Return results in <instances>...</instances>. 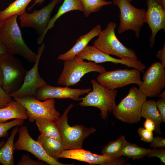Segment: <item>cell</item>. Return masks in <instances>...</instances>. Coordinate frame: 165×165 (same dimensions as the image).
<instances>
[{"instance_id": "35", "label": "cell", "mask_w": 165, "mask_h": 165, "mask_svg": "<svg viewBox=\"0 0 165 165\" xmlns=\"http://www.w3.org/2000/svg\"><path fill=\"white\" fill-rule=\"evenodd\" d=\"M149 146L152 148H165V139L163 137L156 136L153 137L150 142Z\"/></svg>"}, {"instance_id": "30", "label": "cell", "mask_w": 165, "mask_h": 165, "mask_svg": "<svg viewBox=\"0 0 165 165\" xmlns=\"http://www.w3.org/2000/svg\"><path fill=\"white\" fill-rule=\"evenodd\" d=\"M24 122V120L15 119L9 122L0 123V138L7 136L9 130L14 127L21 126Z\"/></svg>"}, {"instance_id": "39", "label": "cell", "mask_w": 165, "mask_h": 165, "mask_svg": "<svg viewBox=\"0 0 165 165\" xmlns=\"http://www.w3.org/2000/svg\"><path fill=\"white\" fill-rule=\"evenodd\" d=\"M8 52L6 46L0 39V57Z\"/></svg>"}, {"instance_id": "44", "label": "cell", "mask_w": 165, "mask_h": 165, "mask_svg": "<svg viewBox=\"0 0 165 165\" xmlns=\"http://www.w3.org/2000/svg\"><path fill=\"white\" fill-rule=\"evenodd\" d=\"M162 5L164 9H165V0H161Z\"/></svg>"}, {"instance_id": "24", "label": "cell", "mask_w": 165, "mask_h": 165, "mask_svg": "<svg viewBox=\"0 0 165 165\" xmlns=\"http://www.w3.org/2000/svg\"><path fill=\"white\" fill-rule=\"evenodd\" d=\"M156 101L153 99L146 100L143 105L141 116L145 119H149L153 120L155 124V132L160 134V126L163 121Z\"/></svg>"}, {"instance_id": "2", "label": "cell", "mask_w": 165, "mask_h": 165, "mask_svg": "<svg viewBox=\"0 0 165 165\" xmlns=\"http://www.w3.org/2000/svg\"><path fill=\"white\" fill-rule=\"evenodd\" d=\"M74 106L72 104H70L62 115L55 121L59 129L65 150L82 148L84 140L96 131L94 127H88L82 124L69 125L68 114Z\"/></svg>"}, {"instance_id": "25", "label": "cell", "mask_w": 165, "mask_h": 165, "mask_svg": "<svg viewBox=\"0 0 165 165\" xmlns=\"http://www.w3.org/2000/svg\"><path fill=\"white\" fill-rule=\"evenodd\" d=\"M35 121L41 134L62 141L59 129L55 121L42 118H37Z\"/></svg>"}, {"instance_id": "29", "label": "cell", "mask_w": 165, "mask_h": 165, "mask_svg": "<svg viewBox=\"0 0 165 165\" xmlns=\"http://www.w3.org/2000/svg\"><path fill=\"white\" fill-rule=\"evenodd\" d=\"M83 9L85 17H88L92 13L99 11L103 7L108 6L112 2L105 0H79Z\"/></svg>"}, {"instance_id": "45", "label": "cell", "mask_w": 165, "mask_h": 165, "mask_svg": "<svg viewBox=\"0 0 165 165\" xmlns=\"http://www.w3.org/2000/svg\"><path fill=\"white\" fill-rule=\"evenodd\" d=\"M127 1H128V2H131L132 0H127Z\"/></svg>"}, {"instance_id": "7", "label": "cell", "mask_w": 165, "mask_h": 165, "mask_svg": "<svg viewBox=\"0 0 165 165\" xmlns=\"http://www.w3.org/2000/svg\"><path fill=\"white\" fill-rule=\"evenodd\" d=\"M0 65L4 76L2 87L10 95L21 87L27 71L14 55L8 51L0 57Z\"/></svg>"}, {"instance_id": "31", "label": "cell", "mask_w": 165, "mask_h": 165, "mask_svg": "<svg viewBox=\"0 0 165 165\" xmlns=\"http://www.w3.org/2000/svg\"><path fill=\"white\" fill-rule=\"evenodd\" d=\"M146 157H157L163 164H165V149L164 148H152Z\"/></svg>"}, {"instance_id": "5", "label": "cell", "mask_w": 165, "mask_h": 165, "mask_svg": "<svg viewBox=\"0 0 165 165\" xmlns=\"http://www.w3.org/2000/svg\"><path fill=\"white\" fill-rule=\"evenodd\" d=\"M93 90L84 97L81 98L79 103L81 107L92 106L97 108L101 111L100 116L105 120L108 114L112 112L116 106V98L118 93L116 89L112 90L100 84L96 80H91Z\"/></svg>"}, {"instance_id": "16", "label": "cell", "mask_w": 165, "mask_h": 165, "mask_svg": "<svg viewBox=\"0 0 165 165\" xmlns=\"http://www.w3.org/2000/svg\"><path fill=\"white\" fill-rule=\"evenodd\" d=\"M76 56L82 60L86 59L96 63L111 62L116 64H120L128 67L136 69L142 73L144 72L146 68L145 65L138 59L116 58L101 51L94 46H87Z\"/></svg>"}, {"instance_id": "40", "label": "cell", "mask_w": 165, "mask_h": 165, "mask_svg": "<svg viewBox=\"0 0 165 165\" xmlns=\"http://www.w3.org/2000/svg\"><path fill=\"white\" fill-rule=\"evenodd\" d=\"M45 0H35L34 2L32 5L30 6L28 9V11L31 10L32 8L37 4L39 5L42 3Z\"/></svg>"}, {"instance_id": "42", "label": "cell", "mask_w": 165, "mask_h": 165, "mask_svg": "<svg viewBox=\"0 0 165 165\" xmlns=\"http://www.w3.org/2000/svg\"><path fill=\"white\" fill-rule=\"evenodd\" d=\"M157 96L160 98H165V90L162 93H160Z\"/></svg>"}, {"instance_id": "36", "label": "cell", "mask_w": 165, "mask_h": 165, "mask_svg": "<svg viewBox=\"0 0 165 165\" xmlns=\"http://www.w3.org/2000/svg\"><path fill=\"white\" fill-rule=\"evenodd\" d=\"M156 105L159 111L162 121L165 123V98H160L156 101Z\"/></svg>"}, {"instance_id": "26", "label": "cell", "mask_w": 165, "mask_h": 165, "mask_svg": "<svg viewBox=\"0 0 165 165\" xmlns=\"http://www.w3.org/2000/svg\"><path fill=\"white\" fill-rule=\"evenodd\" d=\"M127 142L125 136L122 135L116 140L109 142L103 148L101 152L112 158H120Z\"/></svg>"}, {"instance_id": "10", "label": "cell", "mask_w": 165, "mask_h": 165, "mask_svg": "<svg viewBox=\"0 0 165 165\" xmlns=\"http://www.w3.org/2000/svg\"><path fill=\"white\" fill-rule=\"evenodd\" d=\"M97 79L100 84L112 90L122 88L131 84L139 86L142 82L141 72L135 68L105 71L100 73Z\"/></svg>"}, {"instance_id": "32", "label": "cell", "mask_w": 165, "mask_h": 165, "mask_svg": "<svg viewBox=\"0 0 165 165\" xmlns=\"http://www.w3.org/2000/svg\"><path fill=\"white\" fill-rule=\"evenodd\" d=\"M17 165H47L43 162L34 160L29 156L24 154L22 156Z\"/></svg>"}, {"instance_id": "34", "label": "cell", "mask_w": 165, "mask_h": 165, "mask_svg": "<svg viewBox=\"0 0 165 165\" xmlns=\"http://www.w3.org/2000/svg\"><path fill=\"white\" fill-rule=\"evenodd\" d=\"M138 133L141 137V140L145 142L150 143L154 137L153 132L149 131L144 127H139Z\"/></svg>"}, {"instance_id": "41", "label": "cell", "mask_w": 165, "mask_h": 165, "mask_svg": "<svg viewBox=\"0 0 165 165\" xmlns=\"http://www.w3.org/2000/svg\"><path fill=\"white\" fill-rule=\"evenodd\" d=\"M4 81L3 72L0 65V87H2Z\"/></svg>"}, {"instance_id": "38", "label": "cell", "mask_w": 165, "mask_h": 165, "mask_svg": "<svg viewBox=\"0 0 165 165\" xmlns=\"http://www.w3.org/2000/svg\"><path fill=\"white\" fill-rule=\"evenodd\" d=\"M144 127L147 130L153 132L155 129V124L153 120L146 119L144 123Z\"/></svg>"}, {"instance_id": "21", "label": "cell", "mask_w": 165, "mask_h": 165, "mask_svg": "<svg viewBox=\"0 0 165 165\" xmlns=\"http://www.w3.org/2000/svg\"><path fill=\"white\" fill-rule=\"evenodd\" d=\"M28 118L26 109L18 102L13 100L8 106L0 108V123L12 119L25 120Z\"/></svg>"}, {"instance_id": "22", "label": "cell", "mask_w": 165, "mask_h": 165, "mask_svg": "<svg viewBox=\"0 0 165 165\" xmlns=\"http://www.w3.org/2000/svg\"><path fill=\"white\" fill-rule=\"evenodd\" d=\"M37 141L49 156L58 160V156L65 150L62 141L41 134Z\"/></svg>"}, {"instance_id": "13", "label": "cell", "mask_w": 165, "mask_h": 165, "mask_svg": "<svg viewBox=\"0 0 165 165\" xmlns=\"http://www.w3.org/2000/svg\"><path fill=\"white\" fill-rule=\"evenodd\" d=\"M19 137L14 144L15 150H24L33 155L39 160L50 165H71L72 164L61 163L49 156L40 143L32 138L30 135L28 127L22 126L18 131Z\"/></svg>"}, {"instance_id": "6", "label": "cell", "mask_w": 165, "mask_h": 165, "mask_svg": "<svg viewBox=\"0 0 165 165\" xmlns=\"http://www.w3.org/2000/svg\"><path fill=\"white\" fill-rule=\"evenodd\" d=\"M106 71L105 68L93 62H86L76 56L64 62L62 72L57 84L67 86L76 85L86 74L95 72L100 73Z\"/></svg>"}, {"instance_id": "37", "label": "cell", "mask_w": 165, "mask_h": 165, "mask_svg": "<svg viewBox=\"0 0 165 165\" xmlns=\"http://www.w3.org/2000/svg\"><path fill=\"white\" fill-rule=\"evenodd\" d=\"M156 57L160 61V63L164 68H165V43L162 49L160 50L157 52Z\"/></svg>"}, {"instance_id": "4", "label": "cell", "mask_w": 165, "mask_h": 165, "mask_svg": "<svg viewBox=\"0 0 165 165\" xmlns=\"http://www.w3.org/2000/svg\"><path fill=\"white\" fill-rule=\"evenodd\" d=\"M116 26L114 22H109L106 28L101 31L93 46L105 53L120 59L137 60L135 51L124 46L117 37L115 32Z\"/></svg>"}, {"instance_id": "19", "label": "cell", "mask_w": 165, "mask_h": 165, "mask_svg": "<svg viewBox=\"0 0 165 165\" xmlns=\"http://www.w3.org/2000/svg\"><path fill=\"white\" fill-rule=\"evenodd\" d=\"M101 30L100 24L96 25L88 32L80 36L70 49L58 56V59L65 61L73 58L88 46V44L92 39L98 36Z\"/></svg>"}, {"instance_id": "33", "label": "cell", "mask_w": 165, "mask_h": 165, "mask_svg": "<svg viewBox=\"0 0 165 165\" xmlns=\"http://www.w3.org/2000/svg\"><path fill=\"white\" fill-rule=\"evenodd\" d=\"M12 97L2 87H0V108L9 105L13 101Z\"/></svg>"}, {"instance_id": "11", "label": "cell", "mask_w": 165, "mask_h": 165, "mask_svg": "<svg viewBox=\"0 0 165 165\" xmlns=\"http://www.w3.org/2000/svg\"><path fill=\"white\" fill-rule=\"evenodd\" d=\"M45 47V44L42 42L38 48L36 59L33 66L30 70L27 71L21 87L10 95L12 97H35L37 91L47 84L40 75L38 70L39 62Z\"/></svg>"}, {"instance_id": "8", "label": "cell", "mask_w": 165, "mask_h": 165, "mask_svg": "<svg viewBox=\"0 0 165 165\" xmlns=\"http://www.w3.org/2000/svg\"><path fill=\"white\" fill-rule=\"evenodd\" d=\"M113 1V4L120 10L118 33L121 34L126 31L131 30L134 32L135 36L139 38L141 28L145 23V9L136 8L127 0Z\"/></svg>"}, {"instance_id": "3", "label": "cell", "mask_w": 165, "mask_h": 165, "mask_svg": "<svg viewBox=\"0 0 165 165\" xmlns=\"http://www.w3.org/2000/svg\"><path fill=\"white\" fill-rule=\"evenodd\" d=\"M147 97L136 87L129 89L128 94L116 105L112 112L118 119L130 124L140 120L142 108Z\"/></svg>"}, {"instance_id": "12", "label": "cell", "mask_w": 165, "mask_h": 165, "mask_svg": "<svg viewBox=\"0 0 165 165\" xmlns=\"http://www.w3.org/2000/svg\"><path fill=\"white\" fill-rule=\"evenodd\" d=\"M139 90L147 97H155L165 87V70L160 62L153 63L145 72Z\"/></svg>"}, {"instance_id": "17", "label": "cell", "mask_w": 165, "mask_h": 165, "mask_svg": "<svg viewBox=\"0 0 165 165\" xmlns=\"http://www.w3.org/2000/svg\"><path fill=\"white\" fill-rule=\"evenodd\" d=\"M147 10L145 12V23H147L151 31L149 39L150 47H152L158 32L161 29L165 30V9L161 0H146Z\"/></svg>"}, {"instance_id": "18", "label": "cell", "mask_w": 165, "mask_h": 165, "mask_svg": "<svg viewBox=\"0 0 165 165\" xmlns=\"http://www.w3.org/2000/svg\"><path fill=\"white\" fill-rule=\"evenodd\" d=\"M91 90V88L72 89L67 86H53L47 84L37 91L35 97L41 101L49 98H69L77 101L81 100V95L88 93Z\"/></svg>"}, {"instance_id": "20", "label": "cell", "mask_w": 165, "mask_h": 165, "mask_svg": "<svg viewBox=\"0 0 165 165\" xmlns=\"http://www.w3.org/2000/svg\"><path fill=\"white\" fill-rule=\"evenodd\" d=\"M73 10L83 12V7L79 0H64L56 14L51 18L45 31L37 38L38 44L39 45L42 44L47 32L49 29L54 27L55 23L58 19L64 14Z\"/></svg>"}, {"instance_id": "23", "label": "cell", "mask_w": 165, "mask_h": 165, "mask_svg": "<svg viewBox=\"0 0 165 165\" xmlns=\"http://www.w3.org/2000/svg\"><path fill=\"white\" fill-rule=\"evenodd\" d=\"M18 127H14L6 142L0 149V163L3 165H14V140L18 132Z\"/></svg>"}, {"instance_id": "28", "label": "cell", "mask_w": 165, "mask_h": 165, "mask_svg": "<svg viewBox=\"0 0 165 165\" xmlns=\"http://www.w3.org/2000/svg\"><path fill=\"white\" fill-rule=\"evenodd\" d=\"M150 151V149L140 147L127 142L123 150L122 156L133 160L140 159L146 156Z\"/></svg>"}, {"instance_id": "14", "label": "cell", "mask_w": 165, "mask_h": 165, "mask_svg": "<svg viewBox=\"0 0 165 165\" xmlns=\"http://www.w3.org/2000/svg\"><path fill=\"white\" fill-rule=\"evenodd\" d=\"M60 158H67L86 162L90 165H129L123 158H113L106 155H98L85 150L82 148L65 150L58 156Z\"/></svg>"}, {"instance_id": "15", "label": "cell", "mask_w": 165, "mask_h": 165, "mask_svg": "<svg viewBox=\"0 0 165 165\" xmlns=\"http://www.w3.org/2000/svg\"><path fill=\"white\" fill-rule=\"evenodd\" d=\"M61 0H52L48 5L39 10H35L31 13L25 12L20 15L21 27L33 28L41 35L47 27L54 8Z\"/></svg>"}, {"instance_id": "1", "label": "cell", "mask_w": 165, "mask_h": 165, "mask_svg": "<svg viewBox=\"0 0 165 165\" xmlns=\"http://www.w3.org/2000/svg\"><path fill=\"white\" fill-rule=\"evenodd\" d=\"M17 15L8 18L0 29V39L8 52L18 55L31 63L36 61L37 53L34 52L24 42L18 24Z\"/></svg>"}, {"instance_id": "43", "label": "cell", "mask_w": 165, "mask_h": 165, "mask_svg": "<svg viewBox=\"0 0 165 165\" xmlns=\"http://www.w3.org/2000/svg\"><path fill=\"white\" fill-rule=\"evenodd\" d=\"M6 20L2 21H0V29L1 28H2L3 26L4 25L6 22Z\"/></svg>"}, {"instance_id": "27", "label": "cell", "mask_w": 165, "mask_h": 165, "mask_svg": "<svg viewBox=\"0 0 165 165\" xmlns=\"http://www.w3.org/2000/svg\"><path fill=\"white\" fill-rule=\"evenodd\" d=\"M32 0H16L3 10L0 11V21L6 20L10 16L22 14Z\"/></svg>"}, {"instance_id": "9", "label": "cell", "mask_w": 165, "mask_h": 165, "mask_svg": "<svg viewBox=\"0 0 165 165\" xmlns=\"http://www.w3.org/2000/svg\"><path fill=\"white\" fill-rule=\"evenodd\" d=\"M13 99L26 109L28 118L31 122H34L38 118H46L55 121L61 116L56 109L54 98H49L42 101L35 96Z\"/></svg>"}]
</instances>
